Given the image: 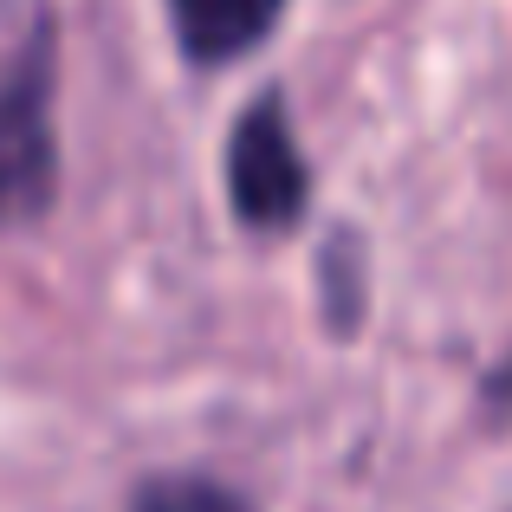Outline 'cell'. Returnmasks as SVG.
Masks as SVG:
<instances>
[{"label": "cell", "instance_id": "obj_2", "mask_svg": "<svg viewBox=\"0 0 512 512\" xmlns=\"http://www.w3.org/2000/svg\"><path fill=\"white\" fill-rule=\"evenodd\" d=\"M227 195H234V214L260 234H279L305 214V195H312V175H305L299 137H292V117L279 91H260V98L240 111L234 137H227Z\"/></svg>", "mask_w": 512, "mask_h": 512}, {"label": "cell", "instance_id": "obj_3", "mask_svg": "<svg viewBox=\"0 0 512 512\" xmlns=\"http://www.w3.org/2000/svg\"><path fill=\"white\" fill-rule=\"evenodd\" d=\"M279 7L286 0H169V20H175V39H182L188 59L227 65L273 33Z\"/></svg>", "mask_w": 512, "mask_h": 512}, {"label": "cell", "instance_id": "obj_4", "mask_svg": "<svg viewBox=\"0 0 512 512\" xmlns=\"http://www.w3.org/2000/svg\"><path fill=\"white\" fill-rule=\"evenodd\" d=\"M130 512H253L240 493H227L221 480H201V474H156L137 487Z\"/></svg>", "mask_w": 512, "mask_h": 512}, {"label": "cell", "instance_id": "obj_5", "mask_svg": "<svg viewBox=\"0 0 512 512\" xmlns=\"http://www.w3.org/2000/svg\"><path fill=\"white\" fill-rule=\"evenodd\" d=\"M487 396H493V402H512V357L500 363V376H493V389H487Z\"/></svg>", "mask_w": 512, "mask_h": 512}, {"label": "cell", "instance_id": "obj_1", "mask_svg": "<svg viewBox=\"0 0 512 512\" xmlns=\"http://www.w3.org/2000/svg\"><path fill=\"white\" fill-rule=\"evenodd\" d=\"M59 182L52 143V26L39 20L26 46L0 65V221H39Z\"/></svg>", "mask_w": 512, "mask_h": 512}]
</instances>
